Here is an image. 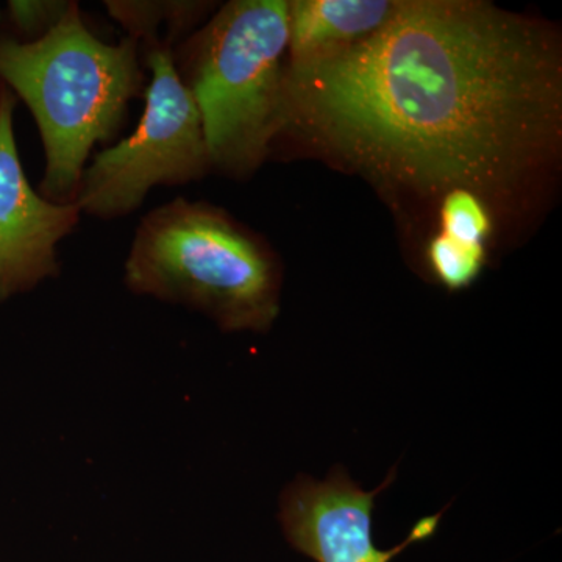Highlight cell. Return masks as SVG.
<instances>
[{
  "instance_id": "3",
  "label": "cell",
  "mask_w": 562,
  "mask_h": 562,
  "mask_svg": "<svg viewBox=\"0 0 562 562\" xmlns=\"http://www.w3.org/2000/svg\"><path fill=\"white\" fill-rule=\"evenodd\" d=\"M128 290L198 310L224 331H268L280 310V269L228 214L177 198L151 210L133 238Z\"/></svg>"
},
{
  "instance_id": "4",
  "label": "cell",
  "mask_w": 562,
  "mask_h": 562,
  "mask_svg": "<svg viewBox=\"0 0 562 562\" xmlns=\"http://www.w3.org/2000/svg\"><path fill=\"white\" fill-rule=\"evenodd\" d=\"M288 5L235 0L172 50L201 113L211 166L231 176L255 171L279 133Z\"/></svg>"
},
{
  "instance_id": "2",
  "label": "cell",
  "mask_w": 562,
  "mask_h": 562,
  "mask_svg": "<svg viewBox=\"0 0 562 562\" xmlns=\"http://www.w3.org/2000/svg\"><path fill=\"white\" fill-rule=\"evenodd\" d=\"M0 83L27 105L38 125L46 155L40 194L74 203L92 147L116 138L146 76L138 41L103 43L74 3L43 38L24 43L0 35Z\"/></svg>"
},
{
  "instance_id": "5",
  "label": "cell",
  "mask_w": 562,
  "mask_h": 562,
  "mask_svg": "<svg viewBox=\"0 0 562 562\" xmlns=\"http://www.w3.org/2000/svg\"><path fill=\"white\" fill-rule=\"evenodd\" d=\"M151 80L138 127L95 155L81 176V213L120 220L143 205L151 188L201 180L211 166L201 113L173 66L172 49L146 50Z\"/></svg>"
},
{
  "instance_id": "8",
  "label": "cell",
  "mask_w": 562,
  "mask_h": 562,
  "mask_svg": "<svg viewBox=\"0 0 562 562\" xmlns=\"http://www.w3.org/2000/svg\"><path fill=\"white\" fill-rule=\"evenodd\" d=\"M402 2L387 0H295L288 5L290 63L312 65L368 40L394 16Z\"/></svg>"
},
{
  "instance_id": "9",
  "label": "cell",
  "mask_w": 562,
  "mask_h": 562,
  "mask_svg": "<svg viewBox=\"0 0 562 562\" xmlns=\"http://www.w3.org/2000/svg\"><path fill=\"white\" fill-rule=\"evenodd\" d=\"M105 7L111 16L128 32V38L138 41L139 46L146 44V49L150 50L162 47L161 25H166V38L172 49L173 43L190 33L209 13L211 3L181 0H106Z\"/></svg>"
},
{
  "instance_id": "11",
  "label": "cell",
  "mask_w": 562,
  "mask_h": 562,
  "mask_svg": "<svg viewBox=\"0 0 562 562\" xmlns=\"http://www.w3.org/2000/svg\"><path fill=\"white\" fill-rule=\"evenodd\" d=\"M491 232V217L482 195L452 190L443 198L441 235L465 246L484 247Z\"/></svg>"
},
{
  "instance_id": "12",
  "label": "cell",
  "mask_w": 562,
  "mask_h": 562,
  "mask_svg": "<svg viewBox=\"0 0 562 562\" xmlns=\"http://www.w3.org/2000/svg\"><path fill=\"white\" fill-rule=\"evenodd\" d=\"M76 2L58 0H11L7 3V14L16 36L13 38L31 43L43 38L46 33L60 24Z\"/></svg>"
},
{
  "instance_id": "10",
  "label": "cell",
  "mask_w": 562,
  "mask_h": 562,
  "mask_svg": "<svg viewBox=\"0 0 562 562\" xmlns=\"http://www.w3.org/2000/svg\"><path fill=\"white\" fill-rule=\"evenodd\" d=\"M427 261L432 279L449 291H461L479 279L486 250L453 241L439 233L428 246Z\"/></svg>"
},
{
  "instance_id": "7",
  "label": "cell",
  "mask_w": 562,
  "mask_h": 562,
  "mask_svg": "<svg viewBox=\"0 0 562 562\" xmlns=\"http://www.w3.org/2000/svg\"><path fill=\"white\" fill-rule=\"evenodd\" d=\"M18 98L0 83V303L60 272L57 246L76 231V202L54 203L33 190L14 133Z\"/></svg>"
},
{
  "instance_id": "6",
  "label": "cell",
  "mask_w": 562,
  "mask_h": 562,
  "mask_svg": "<svg viewBox=\"0 0 562 562\" xmlns=\"http://www.w3.org/2000/svg\"><path fill=\"white\" fill-rule=\"evenodd\" d=\"M394 479L391 472L382 486L369 492L339 465L321 482L299 475L280 498V524L288 542L316 562H391L412 543L435 535L441 519V514L424 517L401 546L380 550L373 543L372 513L376 495Z\"/></svg>"
},
{
  "instance_id": "1",
  "label": "cell",
  "mask_w": 562,
  "mask_h": 562,
  "mask_svg": "<svg viewBox=\"0 0 562 562\" xmlns=\"http://www.w3.org/2000/svg\"><path fill=\"white\" fill-rule=\"evenodd\" d=\"M561 114L552 33L484 3L416 0L351 49L286 66L279 133L383 179L482 195L546 161Z\"/></svg>"
}]
</instances>
